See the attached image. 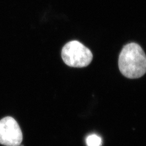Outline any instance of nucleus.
Masks as SVG:
<instances>
[{
    "label": "nucleus",
    "instance_id": "f257e3e1",
    "mask_svg": "<svg viewBox=\"0 0 146 146\" xmlns=\"http://www.w3.org/2000/svg\"><path fill=\"white\" fill-rule=\"evenodd\" d=\"M119 67L121 73L129 78H137L146 73V55L140 45L130 43L120 52Z\"/></svg>",
    "mask_w": 146,
    "mask_h": 146
},
{
    "label": "nucleus",
    "instance_id": "f03ea898",
    "mask_svg": "<svg viewBox=\"0 0 146 146\" xmlns=\"http://www.w3.org/2000/svg\"><path fill=\"white\" fill-rule=\"evenodd\" d=\"M61 56L68 66L82 68L88 66L93 59V54L88 48L78 41L74 40L63 47Z\"/></svg>",
    "mask_w": 146,
    "mask_h": 146
},
{
    "label": "nucleus",
    "instance_id": "7ed1b4c3",
    "mask_svg": "<svg viewBox=\"0 0 146 146\" xmlns=\"http://www.w3.org/2000/svg\"><path fill=\"white\" fill-rule=\"evenodd\" d=\"M22 139L21 128L14 118L7 116L0 120V144L6 146H19Z\"/></svg>",
    "mask_w": 146,
    "mask_h": 146
},
{
    "label": "nucleus",
    "instance_id": "20e7f679",
    "mask_svg": "<svg viewBox=\"0 0 146 146\" xmlns=\"http://www.w3.org/2000/svg\"><path fill=\"white\" fill-rule=\"evenodd\" d=\"M86 144L87 146H101L102 145V139L99 136L92 134L87 137Z\"/></svg>",
    "mask_w": 146,
    "mask_h": 146
}]
</instances>
